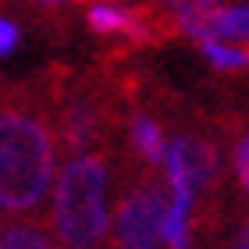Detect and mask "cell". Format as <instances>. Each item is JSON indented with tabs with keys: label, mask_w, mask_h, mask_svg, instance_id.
Wrapping results in <instances>:
<instances>
[{
	"label": "cell",
	"mask_w": 249,
	"mask_h": 249,
	"mask_svg": "<svg viewBox=\"0 0 249 249\" xmlns=\"http://www.w3.org/2000/svg\"><path fill=\"white\" fill-rule=\"evenodd\" d=\"M0 249H61V246L50 231L29 221H15V224H0Z\"/></svg>",
	"instance_id": "cell-6"
},
{
	"label": "cell",
	"mask_w": 249,
	"mask_h": 249,
	"mask_svg": "<svg viewBox=\"0 0 249 249\" xmlns=\"http://www.w3.org/2000/svg\"><path fill=\"white\" fill-rule=\"evenodd\" d=\"M210 39L224 43H249V7H228L210 11Z\"/></svg>",
	"instance_id": "cell-7"
},
{
	"label": "cell",
	"mask_w": 249,
	"mask_h": 249,
	"mask_svg": "<svg viewBox=\"0 0 249 249\" xmlns=\"http://www.w3.org/2000/svg\"><path fill=\"white\" fill-rule=\"evenodd\" d=\"M128 142H132V153L139 157V164L146 167H160L164 157H167V132L164 124L157 121L153 114H146V110H132L128 118Z\"/></svg>",
	"instance_id": "cell-5"
},
{
	"label": "cell",
	"mask_w": 249,
	"mask_h": 249,
	"mask_svg": "<svg viewBox=\"0 0 249 249\" xmlns=\"http://www.w3.org/2000/svg\"><path fill=\"white\" fill-rule=\"evenodd\" d=\"M114 128L110 107L93 93H78L61 107L57 114V142L68 157L89 153V150H104L107 135Z\"/></svg>",
	"instance_id": "cell-4"
},
{
	"label": "cell",
	"mask_w": 249,
	"mask_h": 249,
	"mask_svg": "<svg viewBox=\"0 0 249 249\" xmlns=\"http://www.w3.org/2000/svg\"><path fill=\"white\" fill-rule=\"evenodd\" d=\"M47 4H50V0H47Z\"/></svg>",
	"instance_id": "cell-12"
},
{
	"label": "cell",
	"mask_w": 249,
	"mask_h": 249,
	"mask_svg": "<svg viewBox=\"0 0 249 249\" xmlns=\"http://www.w3.org/2000/svg\"><path fill=\"white\" fill-rule=\"evenodd\" d=\"M231 175L239 182V192L249 199V124L231 135Z\"/></svg>",
	"instance_id": "cell-9"
},
{
	"label": "cell",
	"mask_w": 249,
	"mask_h": 249,
	"mask_svg": "<svg viewBox=\"0 0 249 249\" xmlns=\"http://www.w3.org/2000/svg\"><path fill=\"white\" fill-rule=\"evenodd\" d=\"M118 164L107 150L68 157L50 199V235L61 249H110Z\"/></svg>",
	"instance_id": "cell-1"
},
{
	"label": "cell",
	"mask_w": 249,
	"mask_h": 249,
	"mask_svg": "<svg viewBox=\"0 0 249 249\" xmlns=\"http://www.w3.org/2000/svg\"><path fill=\"white\" fill-rule=\"evenodd\" d=\"M167 213H171V185L157 167L128 171L121 182L110 221V249H164Z\"/></svg>",
	"instance_id": "cell-3"
},
{
	"label": "cell",
	"mask_w": 249,
	"mask_h": 249,
	"mask_svg": "<svg viewBox=\"0 0 249 249\" xmlns=\"http://www.w3.org/2000/svg\"><path fill=\"white\" fill-rule=\"evenodd\" d=\"M224 249H249V213H242L239 221L224 235Z\"/></svg>",
	"instance_id": "cell-10"
},
{
	"label": "cell",
	"mask_w": 249,
	"mask_h": 249,
	"mask_svg": "<svg viewBox=\"0 0 249 249\" xmlns=\"http://www.w3.org/2000/svg\"><path fill=\"white\" fill-rule=\"evenodd\" d=\"M57 132L36 107L0 104V210L36 213L53 189Z\"/></svg>",
	"instance_id": "cell-2"
},
{
	"label": "cell",
	"mask_w": 249,
	"mask_h": 249,
	"mask_svg": "<svg viewBox=\"0 0 249 249\" xmlns=\"http://www.w3.org/2000/svg\"><path fill=\"white\" fill-rule=\"evenodd\" d=\"M89 29L93 32H128L132 29V11H121L114 4H93L89 7Z\"/></svg>",
	"instance_id": "cell-8"
},
{
	"label": "cell",
	"mask_w": 249,
	"mask_h": 249,
	"mask_svg": "<svg viewBox=\"0 0 249 249\" xmlns=\"http://www.w3.org/2000/svg\"><path fill=\"white\" fill-rule=\"evenodd\" d=\"M15 43H18V29L11 25V21L0 18V53H11V50H15Z\"/></svg>",
	"instance_id": "cell-11"
}]
</instances>
